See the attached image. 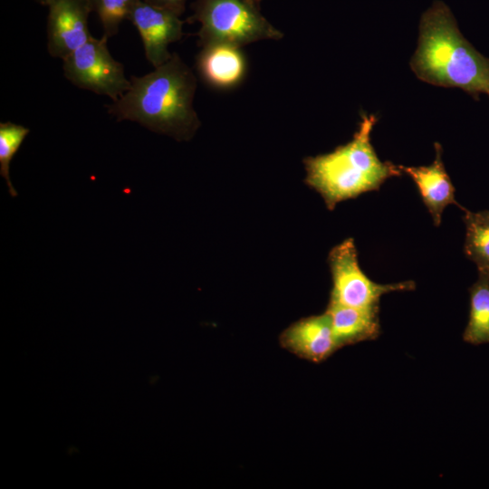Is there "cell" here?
Here are the masks:
<instances>
[{
    "mask_svg": "<svg viewBox=\"0 0 489 489\" xmlns=\"http://www.w3.org/2000/svg\"><path fill=\"white\" fill-rule=\"evenodd\" d=\"M377 118L362 114L358 130L333 151L303 159L305 184L318 192L328 209L347 199L378 190L388 178L400 177L398 165L381 161L371 144Z\"/></svg>",
    "mask_w": 489,
    "mask_h": 489,
    "instance_id": "obj_3",
    "label": "cell"
},
{
    "mask_svg": "<svg viewBox=\"0 0 489 489\" xmlns=\"http://www.w3.org/2000/svg\"><path fill=\"white\" fill-rule=\"evenodd\" d=\"M108 39L104 35L100 39L91 36L62 60V68L65 78L73 85L115 101L131 83L125 75L123 64L111 56Z\"/></svg>",
    "mask_w": 489,
    "mask_h": 489,
    "instance_id": "obj_6",
    "label": "cell"
},
{
    "mask_svg": "<svg viewBox=\"0 0 489 489\" xmlns=\"http://www.w3.org/2000/svg\"><path fill=\"white\" fill-rule=\"evenodd\" d=\"M189 22L201 24L198 44L225 43L244 47L262 40H281L283 32L261 12V0H196Z\"/></svg>",
    "mask_w": 489,
    "mask_h": 489,
    "instance_id": "obj_4",
    "label": "cell"
},
{
    "mask_svg": "<svg viewBox=\"0 0 489 489\" xmlns=\"http://www.w3.org/2000/svg\"><path fill=\"white\" fill-rule=\"evenodd\" d=\"M465 216L469 217L475 222L489 227V210H483L479 212H471L463 208Z\"/></svg>",
    "mask_w": 489,
    "mask_h": 489,
    "instance_id": "obj_18",
    "label": "cell"
},
{
    "mask_svg": "<svg viewBox=\"0 0 489 489\" xmlns=\"http://www.w3.org/2000/svg\"><path fill=\"white\" fill-rule=\"evenodd\" d=\"M328 263L332 279L331 302L355 308H379L383 294L415 288L413 281L381 284L370 280L360 267L352 238L334 246L329 254Z\"/></svg>",
    "mask_w": 489,
    "mask_h": 489,
    "instance_id": "obj_5",
    "label": "cell"
},
{
    "mask_svg": "<svg viewBox=\"0 0 489 489\" xmlns=\"http://www.w3.org/2000/svg\"><path fill=\"white\" fill-rule=\"evenodd\" d=\"M129 20L138 30L145 56L154 68L170 59L172 53L168 51V45L183 36L185 22L179 14L140 0Z\"/></svg>",
    "mask_w": 489,
    "mask_h": 489,
    "instance_id": "obj_7",
    "label": "cell"
},
{
    "mask_svg": "<svg viewBox=\"0 0 489 489\" xmlns=\"http://www.w3.org/2000/svg\"><path fill=\"white\" fill-rule=\"evenodd\" d=\"M436 158L429 166L405 167L398 165L402 173L416 183L422 200L432 216L435 225L441 223L442 213L448 205H457L455 187L447 175L443 160L442 147L435 143Z\"/></svg>",
    "mask_w": 489,
    "mask_h": 489,
    "instance_id": "obj_11",
    "label": "cell"
},
{
    "mask_svg": "<svg viewBox=\"0 0 489 489\" xmlns=\"http://www.w3.org/2000/svg\"><path fill=\"white\" fill-rule=\"evenodd\" d=\"M469 293V318L463 340L473 345L489 343V273H478Z\"/></svg>",
    "mask_w": 489,
    "mask_h": 489,
    "instance_id": "obj_13",
    "label": "cell"
},
{
    "mask_svg": "<svg viewBox=\"0 0 489 489\" xmlns=\"http://www.w3.org/2000/svg\"><path fill=\"white\" fill-rule=\"evenodd\" d=\"M47 7V50L63 60L92 36L88 28L92 11L87 0H52Z\"/></svg>",
    "mask_w": 489,
    "mask_h": 489,
    "instance_id": "obj_8",
    "label": "cell"
},
{
    "mask_svg": "<svg viewBox=\"0 0 489 489\" xmlns=\"http://www.w3.org/2000/svg\"><path fill=\"white\" fill-rule=\"evenodd\" d=\"M37 3H39L40 5H48V4L52 1V0H35Z\"/></svg>",
    "mask_w": 489,
    "mask_h": 489,
    "instance_id": "obj_19",
    "label": "cell"
},
{
    "mask_svg": "<svg viewBox=\"0 0 489 489\" xmlns=\"http://www.w3.org/2000/svg\"><path fill=\"white\" fill-rule=\"evenodd\" d=\"M196 68L205 84L215 90L228 91L244 82L248 67L242 47L214 43L201 46Z\"/></svg>",
    "mask_w": 489,
    "mask_h": 489,
    "instance_id": "obj_10",
    "label": "cell"
},
{
    "mask_svg": "<svg viewBox=\"0 0 489 489\" xmlns=\"http://www.w3.org/2000/svg\"><path fill=\"white\" fill-rule=\"evenodd\" d=\"M92 12L99 16L107 38L118 34L124 20H129L135 5L140 0H87Z\"/></svg>",
    "mask_w": 489,
    "mask_h": 489,
    "instance_id": "obj_15",
    "label": "cell"
},
{
    "mask_svg": "<svg viewBox=\"0 0 489 489\" xmlns=\"http://www.w3.org/2000/svg\"><path fill=\"white\" fill-rule=\"evenodd\" d=\"M130 88L106 106L117 121L137 122L146 129L187 141L201 126L194 109L197 77L173 53L165 63L142 76H130Z\"/></svg>",
    "mask_w": 489,
    "mask_h": 489,
    "instance_id": "obj_1",
    "label": "cell"
},
{
    "mask_svg": "<svg viewBox=\"0 0 489 489\" xmlns=\"http://www.w3.org/2000/svg\"><path fill=\"white\" fill-rule=\"evenodd\" d=\"M279 342L295 356L314 363L326 360L339 350L326 312L294 321L281 332Z\"/></svg>",
    "mask_w": 489,
    "mask_h": 489,
    "instance_id": "obj_9",
    "label": "cell"
},
{
    "mask_svg": "<svg viewBox=\"0 0 489 489\" xmlns=\"http://www.w3.org/2000/svg\"><path fill=\"white\" fill-rule=\"evenodd\" d=\"M410 66L417 77L441 87L460 88L474 99L489 96V59L462 35L449 7L435 1L419 22Z\"/></svg>",
    "mask_w": 489,
    "mask_h": 489,
    "instance_id": "obj_2",
    "label": "cell"
},
{
    "mask_svg": "<svg viewBox=\"0 0 489 489\" xmlns=\"http://www.w3.org/2000/svg\"><path fill=\"white\" fill-rule=\"evenodd\" d=\"M145 2L156 6L170 10L179 15L185 11L187 0H144Z\"/></svg>",
    "mask_w": 489,
    "mask_h": 489,
    "instance_id": "obj_17",
    "label": "cell"
},
{
    "mask_svg": "<svg viewBox=\"0 0 489 489\" xmlns=\"http://www.w3.org/2000/svg\"><path fill=\"white\" fill-rule=\"evenodd\" d=\"M29 132L30 129L20 124L11 121L0 123V175L13 197H17L18 193L11 182L10 164Z\"/></svg>",
    "mask_w": 489,
    "mask_h": 489,
    "instance_id": "obj_14",
    "label": "cell"
},
{
    "mask_svg": "<svg viewBox=\"0 0 489 489\" xmlns=\"http://www.w3.org/2000/svg\"><path fill=\"white\" fill-rule=\"evenodd\" d=\"M466 226L465 254L473 261L478 273H489V227L464 216Z\"/></svg>",
    "mask_w": 489,
    "mask_h": 489,
    "instance_id": "obj_16",
    "label": "cell"
},
{
    "mask_svg": "<svg viewBox=\"0 0 489 489\" xmlns=\"http://www.w3.org/2000/svg\"><path fill=\"white\" fill-rule=\"evenodd\" d=\"M325 312L339 349L375 340L380 333L379 308H355L329 302Z\"/></svg>",
    "mask_w": 489,
    "mask_h": 489,
    "instance_id": "obj_12",
    "label": "cell"
}]
</instances>
